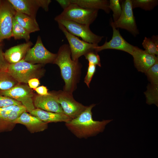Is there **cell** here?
Wrapping results in <instances>:
<instances>
[{
	"label": "cell",
	"mask_w": 158,
	"mask_h": 158,
	"mask_svg": "<svg viewBox=\"0 0 158 158\" xmlns=\"http://www.w3.org/2000/svg\"><path fill=\"white\" fill-rule=\"evenodd\" d=\"M95 105L93 104L87 107L78 116L65 123L68 128L77 137L82 138L95 135L103 131L106 126L112 120H94L91 111Z\"/></svg>",
	"instance_id": "1"
},
{
	"label": "cell",
	"mask_w": 158,
	"mask_h": 158,
	"mask_svg": "<svg viewBox=\"0 0 158 158\" xmlns=\"http://www.w3.org/2000/svg\"><path fill=\"white\" fill-rule=\"evenodd\" d=\"M68 44H64L60 47L53 63L59 67L65 82L64 91L72 93L74 90L77 76L80 67L78 61L73 60Z\"/></svg>",
	"instance_id": "2"
},
{
	"label": "cell",
	"mask_w": 158,
	"mask_h": 158,
	"mask_svg": "<svg viewBox=\"0 0 158 158\" xmlns=\"http://www.w3.org/2000/svg\"><path fill=\"white\" fill-rule=\"evenodd\" d=\"M43 64H33L23 59L17 63L9 64L7 72L18 83L27 84L30 79H39L43 76Z\"/></svg>",
	"instance_id": "3"
},
{
	"label": "cell",
	"mask_w": 158,
	"mask_h": 158,
	"mask_svg": "<svg viewBox=\"0 0 158 158\" xmlns=\"http://www.w3.org/2000/svg\"><path fill=\"white\" fill-rule=\"evenodd\" d=\"M98 10L83 8L71 3L55 18L54 20H68L90 26L96 18Z\"/></svg>",
	"instance_id": "4"
},
{
	"label": "cell",
	"mask_w": 158,
	"mask_h": 158,
	"mask_svg": "<svg viewBox=\"0 0 158 158\" xmlns=\"http://www.w3.org/2000/svg\"><path fill=\"white\" fill-rule=\"evenodd\" d=\"M0 95L11 98L20 102L29 113L35 109L33 101L34 94L27 85L18 83L9 90H0Z\"/></svg>",
	"instance_id": "5"
},
{
	"label": "cell",
	"mask_w": 158,
	"mask_h": 158,
	"mask_svg": "<svg viewBox=\"0 0 158 158\" xmlns=\"http://www.w3.org/2000/svg\"><path fill=\"white\" fill-rule=\"evenodd\" d=\"M55 21L62 25L70 33L81 37L83 41L87 42L98 44L104 37L93 33L90 30L89 25L64 20Z\"/></svg>",
	"instance_id": "6"
},
{
	"label": "cell",
	"mask_w": 158,
	"mask_h": 158,
	"mask_svg": "<svg viewBox=\"0 0 158 158\" xmlns=\"http://www.w3.org/2000/svg\"><path fill=\"white\" fill-rule=\"evenodd\" d=\"M56 54L49 51L44 47L41 37L38 36L34 46L28 51L23 59L33 64H45L53 63Z\"/></svg>",
	"instance_id": "7"
},
{
	"label": "cell",
	"mask_w": 158,
	"mask_h": 158,
	"mask_svg": "<svg viewBox=\"0 0 158 158\" xmlns=\"http://www.w3.org/2000/svg\"><path fill=\"white\" fill-rule=\"evenodd\" d=\"M121 14L117 20L113 22V24L116 28L125 29L134 36L139 34L133 12L131 0L122 1L121 5Z\"/></svg>",
	"instance_id": "8"
},
{
	"label": "cell",
	"mask_w": 158,
	"mask_h": 158,
	"mask_svg": "<svg viewBox=\"0 0 158 158\" xmlns=\"http://www.w3.org/2000/svg\"><path fill=\"white\" fill-rule=\"evenodd\" d=\"M59 29L65 35L69 43L72 59L78 61L79 58L89 51L94 50L98 44L90 43L79 39L69 32L61 24L58 23Z\"/></svg>",
	"instance_id": "9"
},
{
	"label": "cell",
	"mask_w": 158,
	"mask_h": 158,
	"mask_svg": "<svg viewBox=\"0 0 158 158\" xmlns=\"http://www.w3.org/2000/svg\"><path fill=\"white\" fill-rule=\"evenodd\" d=\"M16 11L8 0H0V44L12 37L13 20Z\"/></svg>",
	"instance_id": "10"
},
{
	"label": "cell",
	"mask_w": 158,
	"mask_h": 158,
	"mask_svg": "<svg viewBox=\"0 0 158 158\" xmlns=\"http://www.w3.org/2000/svg\"><path fill=\"white\" fill-rule=\"evenodd\" d=\"M52 93L56 97L64 113L72 119L78 116L87 107L76 101L72 93L64 91Z\"/></svg>",
	"instance_id": "11"
},
{
	"label": "cell",
	"mask_w": 158,
	"mask_h": 158,
	"mask_svg": "<svg viewBox=\"0 0 158 158\" xmlns=\"http://www.w3.org/2000/svg\"><path fill=\"white\" fill-rule=\"evenodd\" d=\"M23 105H12L0 108V133L10 131L16 124V120L23 112L26 111Z\"/></svg>",
	"instance_id": "12"
},
{
	"label": "cell",
	"mask_w": 158,
	"mask_h": 158,
	"mask_svg": "<svg viewBox=\"0 0 158 158\" xmlns=\"http://www.w3.org/2000/svg\"><path fill=\"white\" fill-rule=\"evenodd\" d=\"M110 25L113 30V35L111 39L109 42L107 40L102 46L95 47L94 50L97 52L106 49H114L123 51L130 55L135 47L127 42L121 35L118 29L114 26L113 21L111 20Z\"/></svg>",
	"instance_id": "13"
},
{
	"label": "cell",
	"mask_w": 158,
	"mask_h": 158,
	"mask_svg": "<svg viewBox=\"0 0 158 158\" xmlns=\"http://www.w3.org/2000/svg\"><path fill=\"white\" fill-rule=\"evenodd\" d=\"M131 55L134 66L139 71L145 73L148 69L157 62L158 56L146 53L145 50L135 46Z\"/></svg>",
	"instance_id": "14"
},
{
	"label": "cell",
	"mask_w": 158,
	"mask_h": 158,
	"mask_svg": "<svg viewBox=\"0 0 158 158\" xmlns=\"http://www.w3.org/2000/svg\"><path fill=\"white\" fill-rule=\"evenodd\" d=\"M33 104L35 107L53 112L64 114L62 109L53 93L48 95L34 96Z\"/></svg>",
	"instance_id": "15"
},
{
	"label": "cell",
	"mask_w": 158,
	"mask_h": 158,
	"mask_svg": "<svg viewBox=\"0 0 158 158\" xmlns=\"http://www.w3.org/2000/svg\"><path fill=\"white\" fill-rule=\"evenodd\" d=\"M14 123L25 126L31 133L42 132L48 128V123L44 122L37 118L27 112L22 113L16 120Z\"/></svg>",
	"instance_id": "16"
},
{
	"label": "cell",
	"mask_w": 158,
	"mask_h": 158,
	"mask_svg": "<svg viewBox=\"0 0 158 158\" xmlns=\"http://www.w3.org/2000/svg\"><path fill=\"white\" fill-rule=\"evenodd\" d=\"M32 45V42L29 41L11 47L4 53V58L9 64L17 63L24 58Z\"/></svg>",
	"instance_id": "17"
},
{
	"label": "cell",
	"mask_w": 158,
	"mask_h": 158,
	"mask_svg": "<svg viewBox=\"0 0 158 158\" xmlns=\"http://www.w3.org/2000/svg\"><path fill=\"white\" fill-rule=\"evenodd\" d=\"M151 84L147 86L145 93L146 102L149 104H154L158 105V71L154 69L149 70L146 73Z\"/></svg>",
	"instance_id": "18"
},
{
	"label": "cell",
	"mask_w": 158,
	"mask_h": 158,
	"mask_svg": "<svg viewBox=\"0 0 158 158\" xmlns=\"http://www.w3.org/2000/svg\"><path fill=\"white\" fill-rule=\"evenodd\" d=\"M16 12L21 13L36 18L40 8L37 0H8Z\"/></svg>",
	"instance_id": "19"
},
{
	"label": "cell",
	"mask_w": 158,
	"mask_h": 158,
	"mask_svg": "<svg viewBox=\"0 0 158 158\" xmlns=\"http://www.w3.org/2000/svg\"><path fill=\"white\" fill-rule=\"evenodd\" d=\"M32 115L42 121L48 123L64 122L67 123L72 119L64 114H60L35 108L30 113Z\"/></svg>",
	"instance_id": "20"
},
{
	"label": "cell",
	"mask_w": 158,
	"mask_h": 158,
	"mask_svg": "<svg viewBox=\"0 0 158 158\" xmlns=\"http://www.w3.org/2000/svg\"><path fill=\"white\" fill-rule=\"evenodd\" d=\"M71 3L76 4L86 8L102 9L107 13L111 11L109 7V1L107 0H70Z\"/></svg>",
	"instance_id": "21"
},
{
	"label": "cell",
	"mask_w": 158,
	"mask_h": 158,
	"mask_svg": "<svg viewBox=\"0 0 158 158\" xmlns=\"http://www.w3.org/2000/svg\"><path fill=\"white\" fill-rule=\"evenodd\" d=\"M14 17L18 22L30 33L40 30L36 18L16 12Z\"/></svg>",
	"instance_id": "22"
},
{
	"label": "cell",
	"mask_w": 158,
	"mask_h": 158,
	"mask_svg": "<svg viewBox=\"0 0 158 158\" xmlns=\"http://www.w3.org/2000/svg\"><path fill=\"white\" fill-rule=\"evenodd\" d=\"M12 35L15 40L24 39L27 42L30 39V33L18 22L14 17L13 20Z\"/></svg>",
	"instance_id": "23"
},
{
	"label": "cell",
	"mask_w": 158,
	"mask_h": 158,
	"mask_svg": "<svg viewBox=\"0 0 158 158\" xmlns=\"http://www.w3.org/2000/svg\"><path fill=\"white\" fill-rule=\"evenodd\" d=\"M18 83L7 71L0 73V90H9Z\"/></svg>",
	"instance_id": "24"
},
{
	"label": "cell",
	"mask_w": 158,
	"mask_h": 158,
	"mask_svg": "<svg viewBox=\"0 0 158 158\" xmlns=\"http://www.w3.org/2000/svg\"><path fill=\"white\" fill-rule=\"evenodd\" d=\"M133 9L140 8L146 11L153 10L158 4L157 0H131Z\"/></svg>",
	"instance_id": "25"
},
{
	"label": "cell",
	"mask_w": 158,
	"mask_h": 158,
	"mask_svg": "<svg viewBox=\"0 0 158 158\" xmlns=\"http://www.w3.org/2000/svg\"><path fill=\"white\" fill-rule=\"evenodd\" d=\"M144 50L147 53L158 56V46H157L151 38L145 37L142 43Z\"/></svg>",
	"instance_id": "26"
},
{
	"label": "cell",
	"mask_w": 158,
	"mask_h": 158,
	"mask_svg": "<svg viewBox=\"0 0 158 158\" xmlns=\"http://www.w3.org/2000/svg\"><path fill=\"white\" fill-rule=\"evenodd\" d=\"M109 7L113 12V22L118 20L122 12V8L119 0L109 1Z\"/></svg>",
	"instance_id": "27"
},
{
	"label": "cell",
	"mask_w": 158,
	"mask_h": 158,
	"mask_svg": "<svg viewBox=\"0 0 158 158\" xmlns=\"http://www.w3.org/2000/svg\"><path fill=\"white\" fill-rule=\"evenodd\" d=\"M97 53L93 50L89 51L84 55L89 63L101 67L100 57Z\"/></svg>",
	"instance_id": "28"
},
{
	"label": "cell",
	"mask_w": 158,
	"mask_h": 158,
	"mask_svg": "<svg viewBox=\"0 0 158 158\" xmlns=\"http://www.w3.org/2000/svg\"><path fill=\"white\" fill-rule=\"evenodd\" d=\"M12 105H22L20 102L11 98L0 95V108Z\"/></svg>",
	"instance_id": "29"
},
{
	"label": "cell",
	"mask_w": 158,
	"mask_h": 158,
	"mask_svg": "<svg viewBox=\"0 0 158 158\" xmlns=\"http://www.w3.org/2000/svg\"><path fill=\"white\" fill-rule=\"evenodd\" d=\"M96 66L88 63L87 74L85 78L84 82L89 87V84L96 71Z\"/></svg>",
	"instance_id": "30"
},
{
	"label": "cell",
	"mask_w": 158,
	"mask_h": 158,
	"mask_svg": "<svg viewBox=\"0 0 158 158\" xmlns=\"http://www.w3.org/2000/svg\"><path fill=\"white\" fill-rule=\"evenodd\" d=\"M9 64L5 59L2 51L1 44H0V73L7 71Z\"/></svg>",
	"instance_id": "31"
},
{
	"label": "cell",
	"mask_w": 158,
	"mask_h": 158,
	"mask_svg": "<svg viewBox=\"0 0 158 158\" xmlns=\"http://www.w3.org/2000/svg\"><path fill=\"white\" fill-rule=\"evenodd\" d=\"M33 90L35 91L38 95H47L50 94L48 92V90L47 87L43 85L39 86Z\"/></svg>",
	"instance_id": "32"
},
{
	"label": "cell",
	"mask_w": 158,
	"mask_h": 158,
	"mask_svg": "<svg viewBox=\"0 0 158 158\" xmlns=\"http://www.w3.org/2000/svg\"><path fill=\"white\" fill-rule=\"evenodd\" d=\"M38 4L40 7H41L46 11L49 10V6L51 2L50 0H37Z\"/></svg>",
	"instance_id": "33"
},
{
	"label": "cell",
	"mask_w": 158,
	"mask_h": 158,
	"mask_svg": "<svg viewBox=\"0 0 158 158\" xmlns=\"http://www.w3.org/2000/svg\"><path fill=\"white\" fill-rule=\"evenodd\" d=\"M28 84L30 89H34L37 87L40 84V81L38 78H33L29 80Z\"/></svg>",
	"instance_id": "34"
},
{
	"label": "cell",
	"mask_w": 158,
	"mask_h": 158,
	"mask_svg": "<svg viewBox=\"0 0 158 158\" xmlns=\"http://www.w3.org/2000/svg\"><path fill=\"white\" fill-rule=\"evenodd\" d=\"M56 1L59 4L63 9L71 4L70 0H57Z\"/></svg>",
	"instance_id": "35"
}]
</instances>
